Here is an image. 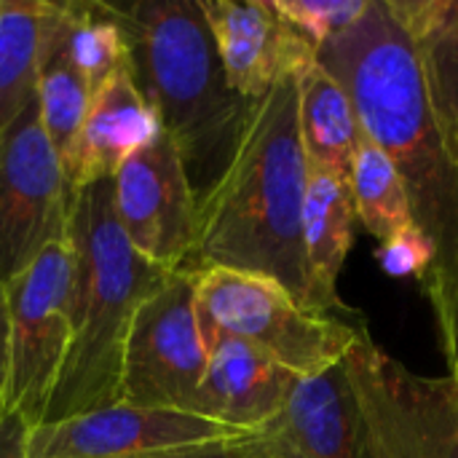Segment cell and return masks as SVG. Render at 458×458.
<instances>
[{
	"instance_id": "obj_20",
	"label": "cell",
	"mask_w": 458,
	"mask_h": 458,
	"mask_svg": "<svg viewBox=\"0 0 458 458\" xmlns=\"http://www.w3.org/2000/svg\"><path fill=\"white\" fill-rule=\"evenodd\" d=\"M89 102H91V89L78 75V70L72 67V62L64 51L62 3H59L51 30H48V38H46V48H43L35 105H38L43 131H46L56 158L62 161L67 180H70V169H72V158H75L78 137H81V129L86 121Z\"/></svg>"
},
{
	"instance_id": "obj_15",
	"label": "cell",
	"mask_w": 458,
	"mask_h": 458,
	"mask_svg": "<svg viewBox=\"0 0 458 458\" xmlns=\"http://www.w3.org/2000/svg\"><path fill=\"white\" fill-rule=\"evenodd\" d=\"M158 134L161 123L156 113L123 67L91 94L70 169L72 188L113 180L115 172Z\"/></svg>"
},
{
	"instance_id": "obj_8",
	"label": "cell",
	"mask_w": 458,
	"mask_h": 458,
	"mask_svg": "<svg viewBox=\"0 0 458 458\" xmlns=\"http://www.w3.org/2000/svg\"><path fill=\"white\" fill-rule=\"evenodd\" d=\"M381 458H458V378L419 376L370 333L344 360Z\"/></svg>"
},
{
	"instance_id": "obj_4",
	"label": "cell",
	"mask_w": 458,
	"mask_h": 458,
	"mask_svg": "<svg viewBox=\"0 0 458 458\" xmlns=\"http://www.w3.org/2000/svg\"><path fill=\"white\" fill-rule=\"evenodd\" d=\"M75 252L72 344L40 424L118 403L121 354L140 303L169 276L134 252L123 236L113 180L75 188L70 212Z\"/></svg>"
},
{
	"instance_id": "obj_7",
	"label": "cell",
	"mask_w": 458,
	"mask_h": 458,
	"mask_svg": "<svg viewBox=\"0 0 458 458\" xmlns=\"http://www.w3.org/2000/svg\"><path fill=\"white\" fill-rule=\"evenodd\" d=\"M204 370L207 344L196 314L193 271H172L131 319L118 403L196 416Z\"/></svg>"
},
{
	"instance_id": "obj_19",
	"label": "cell",
	"mask_w": 458,
	"mask_h": 458,
	"mask_svg": "<svg viewBox=\"0 0 458 458\" xmlns=\"http://www.w3.org/2000/svg\"><path fill=\"white\" fill-rule=\"evenodd\" d=\"M56 5L51 0H0V137L35 102Z\"/></svg>"
},
{
	"instance_id": "obj_21",
	"label": "cell",
	"mask_w": 458,
	"mask_h": 458,
	"mask_svg": "<svg viewBox=\"0 0 458 458\" xmlns=\"http://www.w3.org/2000/svg\"><path fill=\"white\" fill-rule=\"evenodd\" d=\"M349 185H352L357 217L384 244L397 242L416 231L411 217V204L392 158L365 131L352 158Z\"/></svg>"
},
{
	"instance_id": "obj_2",
	"label": "cell",
	"mask_w": 458,
	"mask_h": 458,
	"mask_svg": "<svg viewBox=\"0 0 458 458\" xmlns=\"http://www.w3.org/2000/svg\"><path fill=\"white\" fill-rule=\"evenodd\" d=\"M306 180L298 83L287 78L252 102L231 164L201 201L191 271L258 274L282 284L311 311L303 258Z\"/></svg>"
},
{
	"instance_id": "obj_27",
	"label": "cell",
	"mask_w": 458,
	"mask_h": 458,
	"mask_svg": "<svg viewBox=\"0 0 458 458\" xmlns=\"http://www.w3.org/2000/svg\"><path fill=\"white\" fill-rule=\"evenodd\" d=\"M5 381H8V301H5V287L0 284V394L5 392Z\"/></svg>"
},
{
	"instance_id": "obj_11",
	"label": "cell",
	"mask_w": 458,
	"mask_h": 458,
	"mask_svg": "<svg viewBox=\"0 0 458 458\" xmlns=\"http://www.w3.org/2000/svg\"><path fill=\"white\" fill-rule=\"evenodd\" d=\"M244 435L177 411L113 403L27 432V458H148Z\"/></svg>"
},
{
	"instance_id": "obj_23",
	"label": "cell",
	"mask_w": 458,
	"mask_h": 458,
	"mask_svg": "<svg viewBox=\"0 0 458 458\" xmlns=\"http://www.w3.org/2000/svg\"><path fill=\"white\" fill-rule=\"evenodd\" d=\"M271 3L317 48L325 46L330 38L341 35L344 30L354 27L370 5V0H271Z\"/></svg>"
},
{
	"instance_id": "obj_26",
	"label": "cell",
	"mask_w": 458,
	"mask_h": 458,
	"mask_svg": "<svg viewBox=\"0 0 458 458\" xmlns=\"http://www.w3.org/2000/svg\"><path fill=\"white\" fill-rule=\"evenodd\" d=\"M27 432L30 424L19 413L8 411L0 421V458H27Z\"/></svg>"
},
{
	"instance_id": "obj_25",
	"label": "cell",
	"mask_w": 458,
	"mask_h": 458,
	"mask_svg": "<svg viewBox=\"0 0 458 458\" xmlns=\"http://www.w3.org/2000/svg\"><path fill=\"white\" fill-rule=\"evenodd\" d=\"M384 263L392 274H416L421 279L429 263V247L421 239V233L413 231L397 242L384 244Z\"/></svg>"
},
{
	"instance_id": "obj_1",
	"label": "cell",
	"mask_w": 458,
	"mask_h": 458,
	"mask_svg": "<svg viewBox=\"0 0 458 458\" xmlns=\"http://www.w3.org/2000/svg\"><path fill=\"white\" fill-rule=\"evenodd\" d=\"M322 64L352 97L362 131L392 158L416 231L429 247L421 287L432 303L448 376L458 378V164L432 121L419 54L386 0L317 48Z\"/></svg>"
},
{
	"instance_id": "obj_13",
	"label": "cell",
	"mask_w": 458,
	"mask_h": 458,
	"mask_svg": "<svg viewBox=\"0 0 458 458\" xmlns=\"http://www.w3.org/2000/svg\"><path fill=\"white\" fill-rule=\"evenodd\" d=\"M207 370L199 386L196 416L236 432H258L274 424L298 381L260 349L225 333L201 330Z\"/></svg>"
},
{
	"instance_id": "obj_9",
	"label": "cell",
	"mask_w": 458,
	"mask_h": 458,
	"mask_svg": "<svg viewBox=\"0 0 458 458\" xmlns=\"http://www.w3.org/2000/svg\"><path fill=\"white\" fill-rule=\"evenodd\" d=\"M75 188L32 102L0 137V284L70 236Z\"/></svg>"
},
{
	"instance_id": "obj_12",
	"label": "cell",
	"mask_w": 458,
	"mask_h": 458,
	"mask_svg": "<svg viewBox=\"0 0 458 458\" xmlns=\"http://www.w3.org/2000/svg\"><path fill=\"white\" fill-rule=\"evenodd\" d=\"M231 89L258 102L317 62V46L271 0H199Z\"/></svg>"
},
{
	"instance_id": "obj_14",
	"label": "cell",
	"mask_w": 458,
	"mask_h": 458,
	"mask_svg": "<svg viewBox=\"0 0 458 458\" xmlns=\"http://www.w3.org/2000/svg\"><path fill=\"white\" fill-rule=\"evenodd\" d=\"M279 424L303 458H381L344 362L298 378Z\"/></svg>"
},
{
	"instance_id": "obj_3",
	"label": "cell",
	"mask_w": 458,
	"mask_h": 458,
	"mask_svg": "<svg viewBox=\"0 0 458 458\" xmlns=\"http://www.w3.org/2000/svg\"><path fill=\"white\" fill-rule=\"evenodd\" d=\"M110 8L126 43V70L177 148L201 207L233 158L252 102L231 89L199 0Z\"/></svg>"
},
{
	"instance_id": "obj_24",
	"label": "cell",
	"mask_w": 458,
	"mask_h": 458,
	"mask_svg": "<svg viewBox=\"0 0 458 458\" xmlns=\"http://www.w3.org/2000/svg\"><path fill=\"white\" fill-rule=\"evenodd\" d=\"M148 458H303L284 435L279 419L258 432H244L212 443H199L177 451H164Z\"/></svg>"
},
{
	"instance_id": "obj_16",
	"label": "cell",
	"mask_w": 458,
	"mask_h": 458,
	"mask_svg": "<svg viewBox=\"0 0 458 458\" xmlns=\"http://www.w3.org/2000/svg\"><path fill=\"white\" fill-rule=\"evenodd\" d=\"M411 35L437 134L458 164V0H386Z\"/></svg>"
},
{
	"instance_id": "obj_18",
	"label": "cell",
	"mask_w": 458,
	"mask_h": 458,
	"mask_svg": "<svg viewBox=\"0 0 458 458\" xmlns=\"http://www.w3.org/2000/svg\"><path fill=\"white\" fill-rule=\"evenodd\" d=\"M298 131L306 164L349 180L362 126L346 89L322 67L309 64L298 78Z\"/></svg>"
},
{
	"instance_id": "obj_10",
	"label": "cell",
	"mask_w": 458,
	"mask_h": 458,
	"mask_svg": "<svg viewBox=\"0 0 458 458\" xmlns=\"http://www.w3.org/2000/svg\"><path fill=\"white\" fill-rule=\"evenodd\" d=\"M115 217L140 258L161 271H191L199 201L172 140L161 131L113 177Z\"/></svg>"
},
{
	"instance_id": "obj_5",
	"label": "cell",
	"mask_w": 458,
	"mask_h": 458,
	"mask_svg": "<svg viewBox=\"0 0 458 458\" xmlns=\"http://www.w3.org/2000/svg\"><path fill=\"white\" fill-rule=\"evenodd\" d=\"M193 290L201 330L239 338L298 378L341 365L368 330L362 322L303 309L282 284L258 274L201 268L193 271Z\"/></svg>"
},
{
	"instance_id": "obj_22",
	"label": "cell",
	"mask_w": 458,
	"mask_h": 458,
	"mask_svg": "<svg viewBox=\"0 0 458 458\" xmlns=\"http://www.w3.org/2000/svg\"><path fill=\"white\" fill-rule=\"evenodd\" d=\"M62 40L91 94L126 67V43L110 3H62Z\"/></svg>"
},
{
	"instance_id": "obj_28",
	"label": "cell",
	"mask_w": 458,
	"mask_h": 458,
	"mask_svg": "<svg viewBox=\"0 0 458 458\" xmlns=\"http://www.w3.org/2000/svg\"><path fill=\"white\" fill-rule=\"evenodd\" d=\"M5 413H8V405H5V397L0 394V421L5 419Z\"/></svg>"
},
{
	"instance_id": "obj_17",
	"label": "cell",
	"mask_w": 458,
	"mask_h": 458,
	"mask_svg": "<svg viewBox=\"0 0 458 458\" xmlns=\"http://www.w3.org/2000/svg\"><path fill=\"white\" fill-rule=\"evenodd\" d=\"M354 196L349 180L309 166L303 196V258L309 274L311 311L341 309L338 276L354 242Z\"/></svg>"
},
{
	"instance_id": "obj_6",
	"label": "cell",
	"mask_w": 458,
	"mask_h": 458,
	"mask_svg": "<svg viewBox=\"0 0 458 458\" xmlns=\"http://www.w3.org/2000/svg\"><path fill=\"white\" fill-rule=\"evenodd\" d=\"M8 381L5 405L30 427L46 416L72 344L75 252L70 236L46 247L5 284Z\"/></svg>"
}]
</instances>
